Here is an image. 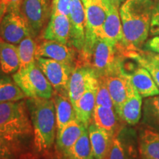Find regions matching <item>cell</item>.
<instances>
[{
  "mask_svg": "<svg viewBox=\"0 0 159 159\" xmlns=\"http://www.w3.org/2000/svg\"><path fill=\"white\" fill-rule=\"evenodd\" d=\"M28 36H33L21 11H8L0 22V37L6 42L19 44Z\"/></svg>",
  "mask_w": 159,
  "mask_h": 159,
  "instance_id": "cell-7",
  "label": "cell"
},
{
  "mask_svg": "<svg viewBox=\"0 0 159 159\" xmlns=\"http://www.w3.org/2000/svg\"><path fill=\"white\" fill-rule=\"evenodd\" d=\"M6 12H7V10L0 6V22H1L2 19V18L4 17V16L5 15Z\"/></svg>",
  "mask_w": 159,
  "mask_h": 159,
  "instance_id": "cell-38",
  "label": "cell"
},
{
  "mask_svg": "<svg viewBox=\"0 0 159 159\" xmlns=\"http://www.w3.org/2000/svg\"><path fill=\"white\" fill-rule=\"evenodd\" d=\"M153 0H125L119 7L124 50L142 49L150 30Z\"/></svg>",
  "mask_w": 159,
  "mask_h": 159,
  "instance_id": "cell-1",
  "label": "cell"
},
{
  "mask_svg": "<svg viewBox=\"0 0 159 159\" xmlns=\"http://www.w3.org/2000/svg\"><path fill=\"white\" fill-rule=\"evenodd\" d=\"M23 156L21 139H13L0 134V158L20 159Z\"/></svg>",
  "mask_w": 159,
  "mask_h": 159,
  "instance_id": "cell-30",
  "label": "cell"
},
{
  "mask_svg": "<svg viewBox=\"0 0 159 159\" xmlns=\"http://www.w3.org/2000/svg\"><path fill=\"white\" fill-rule=\"evenodd\" d=\"M63 156L68 159H95L88 129L83 131L77 142Z\"/></svg>",
  "mask_w": 159,
  "mask_h": 159,
  "instance_id": "cell-27",
  "label": "cell"
},
{
  "mask_svg": "<svg viewBox=\"0 0 159 159\" xmlns=\"http://www.w3.org/2000/svg\"><path fill=\"white\" fill-rule=\"evenodd\" d=\"M33 126V144L40 153L48 152L57 135L55 109L52 99L28 98L26 100Z\"/></svg>",
  "mask_w": 159,
  "mask_h": 159,
  "instance_id": "cell-3",
  "label": "cell"
},
{
  "mask_svg": "<svg viewBox=\"0 0 159 159\" xmlns=\"http://www.w3.org/2000/svg\"><path fill=\"white\" fill-rule=\"evenodd\" d=\"M26 95L13 79L0 77V103L23 100Z\"/></svg>",
  "mask_w": 159,
  "mask_h": 159,
  "instance_id": "cell-29",
  "label": "cell"
},
{
  "mask_svg": "<svg viewBox=\"0 0 159 159\" xmlns=\"http://www.w3.org/2000/svg\"><path fill=\"white\" fill-rule=\"evenodd\" d=\"M0 68H1V66H0Z\"/></svg>",
  "mask_w": 159,
  "mask_h": 159,
  "instance_id": "cell-44",
  "label": "cell"
},
{
  "mask_svg": "<svg viewBox=\"0 0 159 159\" xmlns=\"http://www.w3.org/2000/svg\"><path fill=\"white\" fill-rule=\"evenodd\" d=\"M150 34L152 36L159 35V0H153Z\"/></svg>",
  "mask_w": 159,
  "mask_h": 159,
  "instance_id": "cell-34",
  "label": "cell"
},
{
  "mask_svg": "<svg viewBox=\"0 0 159 159\" xmlns=\"http://www.w3.org/2000/svg\"><path fill=\"white\" fill-rule=\"evenodd\" d=\"M137 148L140 159H159V132L147 126L140 129Z\"/></svg>",
  "mask_w": 159,
  "mask_h": 159,
  "instance_id": "cell-19",
  "label": "cell"
},
{
  "mask_svg": "<svg viewBox=\"0 0 159 159\" xmlns=\"http://www.w3.org/2000/svg\"><path fill=\"white\" fill-rule=\"evenodd\" d=\"M52 99L55 105L57 132H58L67 124L77 119L76 114L74 106L69 97L58 94L54 91Z\"/></svg>",
  "mask_w": 159,
  "mask_h": 159,
  "instance_id": "cell-24",
  "label": "cell"
},
{
  "mask_svg": "<svg viewBox=\"0 0 159 159\" xmlns=\"http://www.w3.org/2000/svg\"><path fill=\"white\" fill-rule=\"evenodd\" d=\"M156 56L157 58L159 60V54H156Z\"/></svg>",
  "mask_w": 159,
  "mask_h": 159,
  "instance_id": "cell-40",
  "label": "cell"
},
{
  "mask_svg": "<svg viewBox=\"0 0 159 159\" xmlns=\"http://www.w3.org/2000/svg\"><path fill=\"white\" fill-rule=\"evenodd\" d=\"M70 29L69 16L61 14H52L42 38L43 39L58 41L69 45Z\"/></svg>",
  "mask_w": 159,
  "mask_h": 159,
  "instance_id": "cell-18",
  "label": "cell"
},
{
  "mask_svg": "<svg viewBox=\"0 0 159 159\" xmlns=\"http://www.w3.org/2000/svg\"><path fill=\"white\" fill-rule=\"evenodd\" d=\"M0 134L18 139L33 135L26 101L0 103Z\"/></svg>",
  "mask_w": 159,
  "mask_h": 159,
  "instance_id": "cell-4",
  "label": "cell"
},
{
  "mask_svg": "<svg viewBox=\"0 0 159 159\" xmlns=\"http://www.w3.org/2000/svg\"><path fill=\"white\" fill-rule=\"evenodd\" d=\"M92 122L107 131L113 138H115L124 128L122 125L123 122L114 108L96 105L93 113Z\"/></svg>",
  "mask_w": 159,
  "mask_h": 159,
  "instance_id": "cell-16",
  "label": "cell"
},
{
  "mask_svg": "<svg viewBox=\"0 0 159 159\" xmlns=\"http://www.w3.org/2000/svg\"><path fill=\"white\" fill-rule=\"evenodd\" d=\"M0 159H3V158H0Z\"/></svg>",
  "mask_w": 159,
  "mask_h": 159,
  "instance_id": "cell-43",
  "label": "cell"
},
{
  "mask_svg": "<svg viewBox=\"0 0 159 159\" xmlns=\"http://www.w3.org/2000/svg\"><path fill=\"white\" fill-rule=\"evenodd\" d=\"M13 80L23 91L27 98L52 99L54 89L36 61L13 75Z\"/></svg>",
  "mask_w": 159,
  "mask_h": 159,
  "instance_id": "cell-5",
  "label": "cell"
},
{
  "mask_svg": "<svg viewBox=\"0 0 159 159\" xmlns=\"http://www.w3.org/2000/svg\"><path fill=\"white\" fill-rule=\"evenodd\" d=\"M142 105V97L134 88L116 113L123 122L134 126L140 121Z\"/></svg>",
  "mask_w": 159,
  "mask_h": 159,
  "instance_id": "cell-21",
  "label": "cell"
},
{
  "mask_svg": "<svg viewBox=\"0 0 159 159\" xmlns=\"http://www.w3.org/2000/svg\"><path fill=\"white\" fill-rule=\"evenodd\" d=\"M108 11L106 19L102 25L101 38L108 40L115 46L122 44L123 42V32L119 14V6L109 3H108Z\"/></svg>",
  "mask_w": 159,
  "mask_h": 159,
  "instance_id": "cell-17",
  "label": "cell"
},
{
  "mask_svg": "<svg viewBox=\"0 0 159 159\" xmlns=\"http://www.w3.org/2000/svg\"><path fill=\"white\" fill-rule=\"evenodd\" d=\"M69 18L71 26L69 45L80 52L84 47L86 30V16L81 0H72Z\"/></svg>",
  "mask_w": 159,
  "mask_h": 159,
  "instance_id": "cell-11",
  "label": "cell"
},
{
  "mask_svg": "<svg viewBox=\"0 0 159 159\" xmlns=\"http://www.w3.org/2000/svg\"><path fill=\"white\" fill-rule=\"evenodd\" d=\"M143 49L159 54V35H155L152 39L147 41L143 45Z\"/></svg>",
  "mask_w": 159,
  "mask_h": 159,
  "instance_id": "cell-36",
  "label": "cell"
},
{
  "mask_svg": "<svg viewBox=\"0 0 159 159\" xmlns=\"http://www.w3.org/2000/svg\"><path fill=\"white\" fill-rule=\"evenodd\" d=\"M105 1L107 2L109 4H112V5L119 6L124 0H105Z\"/></svg>",
  "mask_w": 159,
  "mask_h": 159,
  "instance_id": "cell-37",
  "label": "cell"
},
{
  "mask_svg": "<svg viewBox=\"0 0 159 159\" xmlns=\"http://www.w3.org/2000/svg\"><path fill=\"white\" fill-rule=\"evenodd\" d=\"M97 77H94L88 88L74 106L77 119L88 129L92 122V116L96 106Z\"/></svg>",
  "mask_w": 159,
  "mask_h": 159,
  "instance_id": "cell-13",
  "label": "cell"
},
{
  "mask_svg": "<svg viewBox=\"0 0 159 159\" xmlns=\"http://www.w3.org/2000/svg\"><path fill=\"white\" fill-rule=\"evenodd\" d=\"M124 57L136 61L137 64L146 69L159 88V60L156 54L144 49H138L126 51L124 53Z\"/></svg>",
  "mask_w": 159,
  "mask_h": 159,
  "instance_id": "cell-25",
  "label": "cell"
},
{
  "mask_svg": "<svg viewBox=\"0 0 159 159\" xmlns=\"http://www.w3.org/2000/svg\"><path fill=\"white\" fill-rule=\"evenodd\" d=\"M72 0H53L52 3V14H61L69 16Z\"/></svg>",
  "mask_w": 159,
  "mask_h": 159,
  "instance_id": "cell-33",
  "label": "cell"
},
{
  "mask_svg": "<svg viewBox=\"0 0 159 159\" xmlns=\"http://www.w3.org/2000/svg\"><path fill=\"white\" fill-rule=\"evenodd\" d=\"M96 105L114 108V102L102 77H97V86L96 93Z\"/></svg>",
  "mask_w": 159,
  "mask_h": 159,
  "instance_id": "cell-32",
  "label": "cell"
},
{
  "mask_svg": "<svg viewBox=\"0 0 159 159\" xmlns=\"http://www.w3.org/2000/svg\"><path fill=\"white\" fill-rule=\"evenodd\" d=\"M22 2L23 0H0V6L7 10V12L20 11Z\"/></svg>",
  "mask_w": 159,
  "mask_h": 159,
  "instance_id": "cell-35",
  "label": "cell"
},
{
  "mask_svg": "<svg viewBox=\"0 0 159 159\" xmlns=\"http://www.w3.org/2000/svg\"><path fill=\"white\" fill-rule=\"evenodd\" d=\"M142 109V122L145 126L159 132V95L145 99Z\"/></svg>",
  "mask_w": 159,
  "mask_h": 159,
  "instance_id": "cell-28",
  "label": "cell"
},
{
  "mask_svg": "<svg viewBox=\"0 0 159 159\" xmlns=\"http://www.w3.org/2000/svg\"><path fill=\"white\" fill-rule=\"evenodd\" d=\"M102 77L108 87L116 112L134 89L131 83L130 74L124 69L116 74Z\"/></svg>",
  "mask_w": 159,
  "mask_h": 159,
  "instance_id": "cell-12",
  "label": "cell"
},
{
  "mask_svg": "<svg viewBox=\"0 0 159 159\" xmlns=\"http://www.w3.org/2000/svg\"><path fill=\"white\" fill-rule=\"evenodd\" d=\"M88 132L94 158H108L114 138L93 122L88 127Z\"/></svg>",
  "mask_w": 159,
  "mask_h": 159,
  "instance_id": "cell-20",
  "label": "cell"
},
{
  "mask_svg": "<svg viewBox=\"0 0 159 159\" xmlns=\"http://www.w3.org/2000/svg\"><path fill=\"white\" fill-rule=\"evenodd\" d=\"M21 15L30 28L32 35L40 33L51 15L50 0H23L21 9Z\"/></svg>",
  "mask_w": 159,
  "mask_h": 159,
  "instance_id": "cell-8",
  "label": "cell"
},
{
  "mask_svg": "<svg viewBox=\"0 0 159 159\" xmlns=\"http://www.w3.org/2000/svg\"><path fill=\"white\" fill-rule=\"evenodd\" d=\"M57 159H68V158H66L65 156H63V155H61V153H59V155L57 157Z\"/></svg>",
  "mask_w": 159,
  "mask_h": 159,
  "instance_id": "cell-39",
  "label": "cell"
},
{
  "mask_svg": "<svg viewBox=\"0 0 159 159\" xmlns=\"http://www.w3.org/2000/svg\"><path fill=\"white\" fill-rule=\"evenodd\" d=\"M0 66L5 74H13L19 69L17 47L13 43L0 41Z\"/></svg>",
  "mask_w": 159,
  "mask_h": 159,
  "instance_id": "cell-26",
  "label": "cell"
},
{
  "mask_svg": "<svg viewBox=\"0 0 159 159\" xmlns=\"http://www.w3.org/2000/svg\"><path fill=\"white\" fill-rule=\"evenodd\" d=\"M96 76L95 72L90 67L82 65L76 66L71 73L68 85V95L73 106L88 88L91 80Z\"/></svg>",
  "mask_w": 159,
  "mask_h": 159,
  "instance_id": "cell-14",
  "label": "cell"
},
{
  "mask_svg": "<svg viewBox=\"0 0 159 159\" xmlns=\"http://www.w3.org/2000/svg\"><path fill=\"white\" fill-rule=\"evenodd\" d=\"M81 2H84V0H81Z\"/></svg>",
  "mask_w": 159,
  "mask_h": 159,
  "instance_id": "cell-41",
  "label": "cell"
},
{
  "mask_svg": "<svg viewBox=\"0 0 159 159\" xmlns=\"http://www.w3.org/2000/svg\"><path fill=\"white\" fill-rule=\"evenodd\" d=\"M130 74L131 83L142 98L159 95V88L149 71L138 65Z\"/></svg>",
  "mask_w": 159,
  "mask_h": 159,
  "instance_id": "cell-22",
  "label": "cell"
},
{
  "mask_svg": "<svg viewBox=\"0 0 159 159\" xmlns=\"http://www.w3.org/2000/svg\"><path fill=\"white\" fill-rule=\"evenodd\" d=\"M83 4L86 16L85 40L101 38L108 11V3L105 0H84Z\"/></svg>",
  "mask_w": 159,
  "mask_h": 159,
  "instance_id": "cell-10",
  "label": "cell"
},
{
  "mask_svg": "<svg viewBox=\"0 0 159 159\" xmlns=\"http://www.w3.org/2000/svg\"><path fill=\"white\" fill-rule=\"evenodd\" d=\"M86 129L82 123L75 119L57 132L56 146L59 153L64 154Z\"/></svg>",
  "mask_w": 159,
  "mask_h": 159,
  "instance_id": "cell-23",
  "label": "cell"
},
{
  "mask_svg": "<svg viewBox=\"0 0 159 159\" xmlns=\"http://www.w3.org/2000/svg\"><path fill=\"white\" fill-rule=\"evenodd\" d=\"M124 60L116 46L102 38H94L85 41L76 66L90 67L97 77H106L124 70Z\"/></svg>",
  "mask_w": 159,
  "mask_h": 159,
  "instance_id": "cell-2",
  "label": "cell"
},
{
  "mask_svg": "<svg viewBox=\"0 0 159 159\" xmlns=\"http://www.w3.org/2000/svg\"><path fill=\"white\" fill-rule=\"evenodd\" d=\"M37 48V43L28 36L23 39L17 46L18 53L19 57V69H24L28 67L32 63L36 61L35 52Z\"/></svg>",
  "mask_w": 159,
  "mask_h": 159,
  "instance_id": "cell-31",
  "label": "cell"
},
{
  "mask_svg": "<svg viewBox=\"0 0 159 159\" xmlns=\"http://www.w3.org/2000/svg\"><path fill=\"white\" fill-rule=\"evenodd\" d=\"M36 63L55 92L69 97V81L75 67L46 57H38Z\"/></svg>",
  "mask_w": 159,
  "mask_h": 159,
  "instance_id": "cell-6",
  "label": "cell"
},
{
  "mask_svg": "<svg viewBox=\"0 0 159 159\" xmlns=\"http://www.w3.org/2000/svg\"><path fill=\"white\" fill-rule=\"evenodd\" d=\"M46 57L76 67L78 51L70 45L43 39L37 43L35 58Z\"/></svg>",
  "mask_w": 159,
  "mask_h": 159,
  "instance_id": "cell-9",
  "label": "cell"
},
{
  "mask_svg": "<svg viewBox=\"0 0 159 159\" xmlns=\"http://www.w3.org/2000/svg\"><path fill=\"white\" fill-rule=\"evenodd\" d=\"M1 40H2V39H1V37H0V41H1Z\"/></svg>",
  "mask_w": 159,
  "mask_h": 159,
  "instance_id": "cell-42",
  "label": "cell"
},
{
  "mask_svg": "<svg viewBox=\"0 0 159 159\" xmlns=\"http://www.w3.org/2000/svg\"><path fill=\"white\" fill-rule=\"evenodd\" d=\"M129 131L123 128L113 140L107 159H140L136 142L130 138Z\"/></svg>",
  "mask_w": 159,
  "mask_h": 159,
  "instance_id": "cell-15",
  "label": "cell"
}]
</instances>
